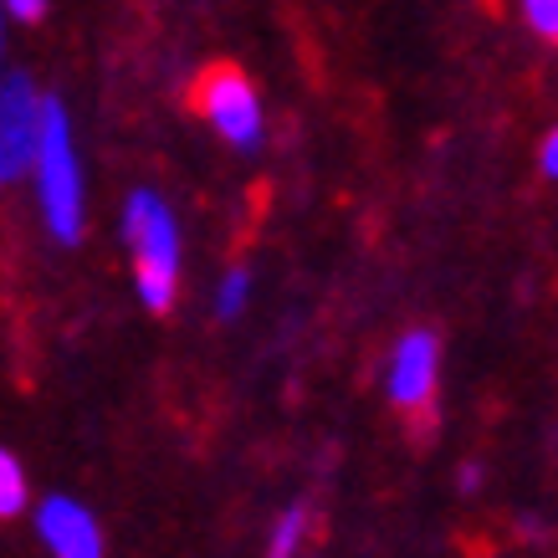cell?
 I'll list each match as a JSON object with an SVG mask.
<instances>
[{
    "mask_svg": "<svg viewBox=\"0 0 558 558\" xmlns=\"http://www.w3.org/2000/svg\"><path fill=\"white\" fill-rule=\"evenodd\" d=\"M36 205H41V226L51 241L77 246L87 226L83 205V165H77V144H72V119L57 98H47V119H41V149H36Z\"/></svg>",
    "mask_w": 558,
    "mask_h": 558,
    "instance_id": "7a4b0ae2",
    "label": "cell"
},
{
    "mask_svg": "<svg viewBox=\"0 0 558 558\" xmlns=\"http://www.w3.org/2000/svg\"><path fill=\"white\" fill-rule=\"evenodd\" d=\"M0 11H5V5H0ZM0 41H5V36H0Z\"/></svg>",
    "mask_w": 558,
    "mask_h": 558,
    "instance_id": "5bb4252c",
    "label": "cell"
},
{
    "mask_svg": "<svg viewBox=\"0 0 558 558\" xmlns=\"http://www.w3.org/2000/svg\"><path fill=\"white\" fill-rule=\"evenodd\" d=\"M518 16L538 41H554L558 47V0H518Z\"/></svg>",
    "mask_w": 558,
    "mask_h": 558,
    "instance_id": "30bf717a",
    "label": "cell"
},
{
    "mask_svg": "<svg viewBox=\"0 0 558 558\" xmlns=\"http://www.w3.org/2000/svg\"><path fill=\"white\" fill-rule=\"evenodd\" d=\"M32 502V487H26V472H21V461L0 446V523H11L21 518Z\"/></svg>",
    "mask_w": 558,
    "mask_h": 558,
    "instance_id": "ba28073f",
    "label": "cell"
},
{
    "mask_svg": "<svg viewBox=\"0 0 558 558\" xmlns=\"http://www.w3.org/2000/svg\"><path fill=\"white\" fill-rule=\"evenodd\" d=\"M0 185H5V180H0Z\"/></svg>",
    "mask_w": 558,
    "mask_h": 558,
    "instance_id": "9a60e30c",
    "label": "cell"
},
{
    "mask_svg": "<svg viewBox=\"0 0 558 558\" xmlns=\"http://www.w3.org/2000/svg\"><path fill=\"white\" fill-rule=\"evenodd\" d=\"M119 236L129 246L138 303L154 318L174 313V303H180V220H174V210L154 190H134L123 205Z\"/></svg>",
    "mask_w": 558,
    "mask_h": 558,
    "instance_id": "6da1fadb",
    "label": "cell"
},
{
    "mask_svg": "<svg viewBox=\"0 0 558 558\" xmlns=\"http://www.w3.org/2000/svg\"><path fill=\"white\" fill-rule=\"evenodd\" d=\"M307 527H313V512L307 502H292V508L277 512V523H271V538H267V558H298L307 543Z\"/></svg>",
    "mask_w": 558,
    "mask_h": 558,
    "instance_id": "52a82bcc",
    "label": "cell"
},
{
    "mask_svg": "<svg viewBox=\"0 0 558 558\" xmlns=\"http://www.w3.org/2000/svg\"><path fill=\"white\" fill-rule=\"evenodd\" d=\"M41 119H47V98L36 93V83L26 72H5L0 77V180L5 185L36 170Z\"/></svg>",
    "mask_w": 558,
    "mask_h": 558,
    "instance_id": "5b68a950",
    "label": "cell"
},
{
    "mask_svg": "<svg viewBox=\"0 0 558 558\" xmlns=\"http://www.w3.org/2000/svg\"><path fill=\"white\" fill-rule=\"evenodd\" d=\"M0 5H5V16L26 21V26H36V21L47 16V0H0Z\"/></svg>",
    "mask_w": 558,
    "mask_h": 558,
    "instance_id": "8fae6325",
    "label": "cell"
},
{
    "mask_svg": "<svg viewBox=\"0 0 558 558\" xmlns=\"http://www.w3.org/2000/svg\"><path fill=\"white\" fill-rule=\"evenodd\" d=\"M190 108L201 113L210 129H216L231 149L256 154L262 138H267V113H262V98H256L252 77L231 62H210V68L195 77L190 87Z\"/></svg>",
    "mask_w": 558,
    "mask_h": 558,
    "instance_id": "3957f363",
    "label": "cell"
},
{
    "mask_svg": "<svg viewBox=\"0 0 558 558\" xmlns=\"http://www.w3.org/2000/svg\"><path fill=\"white\" fill-rule=\"evenodd\" d=\"M436 374H440V343L430 328H410L389 354V400L415 425V436H430L436 425Z\"/></svg>",
    "mask_w": 558,
    "mask_h": 558,
    "instance_id": "277c9868",
    "label": "cell"
},
{
    "mask_svg": "<svg viewBox=\"0 0 558 558\" xmlns=\"http://www.w3.org/2000/svg\"><path fill=\"white\" fill-rule=\"evenodd\" d=\"M457 487L461 492H476V487H482V466H461V472H457Z\"/></svg>",
    "mask_w": 558,
    "mask_h": 558,
    "instance_id": "4fadbf2b",
    "label": "cell"
},
{
    "mask_svg": "<svg viewBox=\"0 0 558 558\" xmlns=\"http://www.w3.org/2000/svg\"><path fill=\"white\" fill-rule=\"evenodd\" d=\"M538 165H543V174H548V180H558V129H554V134H548V138H543Z\"/></svg>",
    "mask_w": 558,
    "mask_h": 558,
    "instance_id": "7c38bea8",
    "label": "cell"
},
{
    "mask_svg": "<svg viewBox=\"0 0 558 558\" xmlns=\"http://www.w3.org/2000/svg\"><path fill=\"white\" fill-rule=\"evenodd\" d=\"M246 303H252V271L231 267L226 277H220V288H216V318L220 323H236L241 313H246Z\"/></svg>",
    "mask_w": 558,
    "mask_h": 558,
    "instance_id": "9c48e42d",
    "label": "cell"
},
{
    "mask_svg": "<svg viewBox=\"0 0 558 558\" xmlns=\"http://www.w3.org/2000/svg\"><path fill=\"white\" fill-rule=\"evenodd\" d=\"M36 538L51 558H102L98 518L72 497H41L36 502Z\"/></svg>",
    "mask_w": 558,
    "mask_h": 558,
    "instance_id": "8992f818",
    "label": "cell"
}]
</instances>
